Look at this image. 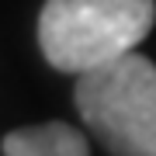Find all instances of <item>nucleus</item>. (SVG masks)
<instances>
[{"label": "nucleus", "instance_id": "nucleus-1", "mask_svg": "<svg viewBox=\"0 0 156 156\" xmlns=\"http://www.w3.org/2000/svg\"><path fill=\"white\" fill-rule=\"evenodd\" d=\"M156 24V0H45L38 49L59 73L80 76L132 52Z\"/></svg>", "mask_w": 156, "mask_h": 156}, {"label": "nucleus", "instance_id": "nucleus-2", "mask_svg": "<svg viewBox=\"0 0 156 156\" xmlns=\"http://www.w3.org/2000/svg\"><path fill=\"white\" fill-rule=\"evenodd\" d=\"M73 104L111 156H156V62L142 52L80 73Z\"/></svg>", "mask_w": 156, "mask_h": 156}, {"label": "nucleus", "instance_id": "nucleus-3", "mask_svg": "<svg viewBox=\"0 0 156 156\" xmlns=\"http://www.w3.org/2000/svg\"><path fill=\"white\" fill-rule=\"evenodd\" d=\"M4 156H90V139L66 122L14 128L0 142Z\"/></svg>", "mask_w": 156, "mask_h": 156}]
</instances>
